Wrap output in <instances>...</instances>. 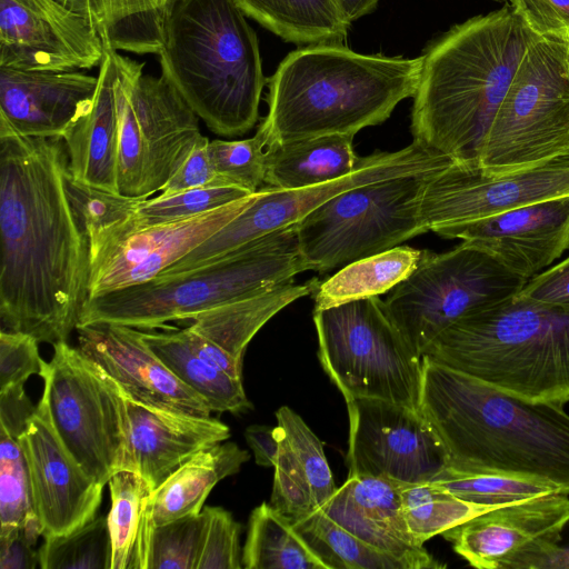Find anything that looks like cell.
<instances>
[{
    "instance_id": "cell-4",
    "label": "cell",
    "mask_w": 569,
    "mask_h": 569,
    "mask_svg": "<svg viewBox=\"0 0 569 569\" xmlns=\"http://www.w3.org/2000/svg\"><path fill=\"white\" fill-rule=\"evenodd\" d=\"M422 57L363 54L345 44L291 51L267 79V147L326 134H351L385 122L413 97Z\"/></svg>"
},
{
    "instance_id": "cell-7",
    "label": "cell",
    "mask_w": 569,
    "mask_h": 569,
    "mask_svg": "<svg viewBox=\"0 0 569 569\" xmlns=\"http://www.w3.org/2000/svg\"><path fill=\"white\" fill-rule=\"evenodd\" d=\"M306 271L296 224L249 241L199 268L89 297L78 326L167 328L220 305L292 280ZM77 326V327H78Z\"/></svg>"
},
{
    "instance_id": "cell-2",
    "label": "cell",
    "mask_w": 569,
    "mask_h": 569,
    "mask_svg": "<svg viewBox=\"0 0 569 569\" xmlns=\"http://www.w3.org/2000/svg\"><path fill=\"white\" fill-rule=\"evenodd\" d=\"M418 410L445 451L447 467L538 480L569 495V415L422 356Z\"/></svg>"
},
{
    "instance_id": "cell-20",
    "label": "cell",
    "mask_w": 569,
    "mask_h": 569,
    "mask_svg": "<svg viewBox=\"0 0 569 569\" xmlns=\"http://www.w3.org/2000/svg\"><path fill=\"white\" fill-rule=\"evenodd\" d=\"M18 442L43 537L69 533L96 518L104 486L81 468L62 442L43 393Z\"/></svg>"
},
{
    "instance_id": "cell-38",
    "label": "cell",
    "mask_w": 569,
    "mask_h": 569,
    "mask_svg": "<svg viewBox=\"0 0 569 569\" xmlns=\"http://www.w3.org/2000/svg\"><path fill=\"white\" fill-rule=\"evenodd\" d=\"M400 495L406 522L420 545L493 509L463 501L431 481L400 482Z\"/></svg>"
},
{
    "instance_id": "cell-12",
    "label": "cell",
    "mask_w": 569,
    "mask_h": 569,
    "mask_svg": "<svg viewBox=\"0 0 569 569\" xmlns=\"http://www.w3.org/2000/svg\"><path fill=\"white\" fill-rule=\"evenodd\" d=\"M528 280L462 241L442 253L423 251L417 268L383 301L393 323L422 357L455 321L516 296Z\"/></svg>"
},
{
    "instance_id": "cell-56",
    "label": "cell",
    "mask_w": 569,
    "mask_h": 569,
    "mask_svg": "<svg viewBox=\"0 0 569 569\" xmlns=\"http://www.w3.org/2000/svg\"><path fill=\"white\" fill-rule=\"evenodd\" d=\"M336 3L345 21L350 26L353 21L372 12L379 0H336Z\"/></svg>"
},
{
    "instance_id": "cell-35",
    "label": "cell",
    "mask_w": 569,
    "mask_h": 569,
    "mask_svg": "<svg viewBox=\"0 0 569 569\" xmlns=\"http://www.w3.org/2000/svg\"><path fill=\"white\" fill-rule=\"evenodd\" d=\"M422 254V250L397 246L342 266L320 282L315 292V309L389 292L417 268Z\"/></svg>"
},
{
    "instance_id": "cell-13",
    "label": "cell",
    "mask_w": 569,
    "mask_h": 569,
    "mask_svg": "<svg viewBox=\"0 0 569 569\" xmlns=\"http://www.w3.org/2000/svg\"><path fill=\"white\" fill-rule=\"evenodd\" d=\"M53 426L62 442L96 481L106 486L127 469L129 420L127 397L98 365L67 341L53 345L49 362L42 360Z\"/></svg>"
},
{
    "instance_id": "cell-24",
    "label": "cell",
    "mask_w": 569,
    "mask_h": 569,
    "mask_svg": "<svg viewBox=\"0 0 569 569\" xmlns=\"http://www.w3.org/2000/svg\"><path fill=\"white\" fill-rule=\"evenodd\" d=\"M321 509L366 543L399 560L406 569L445 567L410 532L402 511L399 481L348 476Z\"/></svg>"
},
{
    "instance_id": "cell-9",
    "label": "cell",
    "mask_w": 569,
    "mask_h": 569,
    "mask_svg": "<svg viewBox=\"0 0 569 569\" xmlns=\"http://www.w3.org/2000/svg\"><path fill=\"white\" fill-rule=\"evenodd\" d=\"M569 149V36L538 37L527 49L475 163L498 174Z\"/></svg>"
},
{
    "instance_id": "cell-26",
    "label": "cell",
    "mask_w": 569,
    "mask_h": 569,
    "mask_svg": "<svg viewBox=\"0 0 569 569\" xmlns=\"http://www.w3.org/2000/svg\"><path fill=\"white\" fill-rule=\"evenodd\" d=\"M279 451L270 505L292 523L322 508L337 487L322 441L291 408L276 411Z\"/></svg>"
},
{
    "instance_id": "cell-3",
    "label": "cell",
    "mask_w": 569,
    "mask_h": 569,
    "mask_svg": "<svg viewBox=\"0 0 569 569\" xmlns=\"http://www.w3.org/2000/svg\"><path fill=\"white\" fill-rule=\"evenodd\" d=\"M539 36L509 3L456 24L425 49L413 94V140L455 161L479 147L521 60Z\"/></svg>"
},
{
    "instance_id": "cell-48",
    "label": "cell",
    "mask_w": 569,
    "mask_h": 569,
    "mask_svg": "<svg viewBox=\"0 0 569 569\" xmlns=\"http://www.w3.org/2000/svg\"><path fill=\"white\" fill-rule=\"evenodd\" d=\"M41 527L32 510L19 526L0 530V569H34L39 566L34 549Z\"/></svg>"
},
{
    "instance_id": "cell-11",
    "label": "cell",
    "mask_w": 569,
    "mask_h": 569,
    "mask_svg": "<svg viewBox=\"0 0 569 569\" xmlns=\"http://www.w3.org/2000/svg\"><path fill=\"white\" fill-rule=\"evenodd\" d=\"M119 120L118 193L149 198L161 190L201 136L199 117L164 77L116 52Z\"/></svg>"
},
{
    "instance_id": "cell-57",
    "label": "cell",
    "mask_w": 569,
    "mask_h": 569,
    "mask_svg": "<svg viewBox=\"0 0 569 569\" xmlns=\"http://www.w3.org/2000/svg\"><path fill=\"white\" fill-rule=\"evenodd\" d=\"M495 1H503V0H495Z\"/></svg>"
},
{
    "instance_id": "cell-42",
    "label": "cell",
    "mask_w": 569,
    "mask_h": 569,
    "mask_svg": "<svg viewBox=\"0 0 569 569\" xmlns=\"http://www.w3.org/2000/svg\"><path fill=\"white\" fill-rule=\"evenodd\" d=\"M208 527V512L156 526L149 542L147 569H197Z\"/></svg>"
},
{
    "instance_id": "cell-23",
    "label": "cell",
    "mask_w": 569,
    "mask_h": 569,
    "mask_svg": "<svg viewBox=\"0 0 569 569\" xmlns=\"http://www.w3.org/2000/svg\"><path fill=\"white\" fill-rule=\"evenodd\" d=\"M98 77L0 67V122L19 134L63 138L89 109Z\"/></svg>"
},
{
    "instance_id": "cell-50",
    "label": "cell",
    "mask_w": 569,
    "mask_h": 569,
    "mask_svg": "<svg viewBox=\"0 0 569 569\" xmlns=\"http://www.w3.org/2000/svg\"><path fill=\"white\" fill-rule=\"evenodd\" d=\"M209 139L200 136L190 153L161 188L158 197H168L188 189L211 186L216 170L209 153Z\"/></svg>"
},
{
    "instance_id": "cell-43",
    "label": "cell",
    "mask_w": 569,
    "mask_h": 569,
    "mask_svg": "<svg viewBox=\"0 0 569 569\" xmlns=\"http://www.w3.org/2000/svg\"><path fill=\"white\" fill-rule=\"evenodd\" d=\"M266 149L267 140L259 129L248 139L210 141L209 153L217 173L211 186L257 192L264 182Z\"/></svg>"
},
{
    "instance_id": "cell-47",
    "label": "cell",
    "mask_w": 569,
    "mask_h": 569,
    "mask_svg": "<svg viewBox=\"0 0 569 569\" xmlns=\"http://www.w3.org/2000/svg\"><path fill=\"white\" fill-rule=\"evenodd\" d=\"M38 340L23 332H0V389L24 385L31 375H39L42 360Z\"/></svg>"
},
{
    "instance_id": "cell-37",
    "label": "cell",
    "mask_w": 569,
    "mask_h": 569,
    "mask_svg": "<svg viewBox=\"0 0 569 569\" xmlns=\"http://www.w3.org/2000/svg\"><path fill=\"white\" fill-rule=\"evenodd\" d=\"M328 569H406L396 558L346 530L321 508L293 522Z\"/></svg>"
},
{
    "instance_id": "cell-39",
    "label": "cell",
    "mask_w": 569,
    "mask_h": 569,
    "mask_svg": "<svg viewBox=\"0 0 569 569\" xmlns=\"http://www.w3.org/2000/svg\"><path fill=\"white\" fill-rule=\"evenodd\" d=\"M431 482L463 501L488 508L551 493H563L556 486L538 480L493 473H465L448 467Z\"/></svg>"
},
{
    "instance_id": "cell-25",
    "label": "cell",
    "mask_w": 569,
    "mask_h": 569,
    "mask_svg": "<svg viewBox=\"0 0 569 569\" xmlns=\"http://www.w3.org/2000/svg\"><path fill=\"white\" fill-rule=\"evenodd\" d=\"M127 469L154 490L199 451L230 437L229 427L211 417L152 407L127 398Z\"/></svg>"
},
{
    "instance_id": "cell-41",
    "label": "cell",
    "mask_w": 569,
    "mask_h": 569,
    "mask_svg": "<svg viewBox=\"0 0 569 569\" xmlns=\"http://www.w3.org/2000/svg\"><path fill=\"white\" fill-rule=\"evenodd\" d=\"M252 194L238 187H198L168 197L142 199L128 222L144 228L191 218Z\"/></svg>"
},
{
    "instance_id": "cell-19",
    "label": "cell",
    "mask_w": 569,
    "mask_h": 569,
    "mask_svg": "<svg viewBox=\"0 0 569 569\" xmlns=\"http://www.w3.org/2000/svg\"><path fill=\"white\" fill-rule=\"evenodd\" d=\"M568 522V495L551 493L490 509L442 536L475 568L530 569Z\"/></svg>"
},
{
    "instance_id": "cell-18",
    "label": "cell",
    "mask_w": 569,
    "mask_h": 569,
    "mask_svg": "<svg viewBox=\"0 0 569 569\" xmlns=\"http://www.w3.org/2000/svg\"><path fill=\"white\" fill-rule=\"evenodd\" d=\"M103 56L94 27L59 0H0V67L76 71Z\"/></svg>"
},
{
    "instance_id": "cell-21",
    "label": "cell",
    "mask_w": 569,
    "mask_h": 569,
    "mask_svg": "<svg viewBox=\"0 0 569 569\" xmlns=\"http://www.w3.org/2000/svg\"><path fill=\"white\" fill-rule=\"evenodd\" d=\"M492 254L530 279L569 250V194L435 231Z\"/></svg>"
},
{
    "instance_id": "cell-6",
    "label": "cell",
    "mask_w": 569,
    "mask_h": 569,
    "mask_svg": "<svg viewBox=\"0 0 569 569\" xmlns=\"http://www.w3.org/2000/svg\"><path fill=\"white\" fill-rule=\"evenodd\" d=\"M423 356L509 395L563 406L569 402V305L516 295L461 317Z\"/></svg>"
},
{
    "instance_id": "cell-16",
    "label": "cell",
    "mask_w": 569,
    "mask_h": 569,
    "mask_svg": "<svg viewBox=\"0 0 569 569\" xmlns=\"http://www.w3.org/2000/svg\"><path fill=\"white\" fill-rule=\"evenodd\" d=\"M569 194V149L545 162L487 173L472 161H452L428 176L421 218L428 231Z\"/></svg>"
},
{
    "instance_id": "cell-32",
    "label": "cell",
    "mask_w": 569,
    "mask_h": 569,
    "mask_svg": "<svg viewBox=\"0 0 569 569\" xmlns=\"http://www.w3.org/2000/svg\"><path fill=\"white\" fill-rule=\"evenodd\" d=\"M107 516L112 543L111 569H147L151 532L152 487L138 472L120 470L108 482Z\"/></svg>"
},
{
    "instance_id": "cell-46",
    "label": "cell",
    "mask_w": 569,
    "mask_h": 569,
    "mask_svg": "<svg viewBox=\"0 0 569 569\" xmlns=\"http://www.w3.org/2000/svg\"><path fill=\"white\" fill-rule=\"evenodd\" d=\"M208 527L197 569H241V526L222 507H204Z\"/></svg>"
},
{
    "instance_id": "cell-28",
    "label": "cell",
    "mask_w": 569,
    "mask_h": 569,
    "mask_svg": "<svg viewBox=\"0 0 569 569\" xmlns=\"http://www.w3.org/2000/svg\"><path fill=\"white\" fill-rule=\"evenodd\" d=\"M249 458L234 442H220L192 456L152 491L154 527L200 513L214 486L237 473Z\"/></svg>"
},
{
    "instance_id": "cell-33",
    "label": "cell",
    "mask_w": 569,
    "mask_h": 569,
    "mask_svg": "<svg viewBox=\"0 0 569 569\" xmlns=\"http://www.w3.org/2000/svg\"><path fill=\"white\" fill-rule=\"evenodd\" d=\"M170 329L167 332L141 331V337L179 380L207 401L211 411L241 413L252 408L242 380L199 357L184 329Z\"/></svg>"
},
{
    "instance_id": "cell-10",
    "label": "cell",
    "mask_w": 569,
    "mask_h": 569,
    "mask_svg": "<svg viewBox=\"0 0 569 569\" xmlns=\"http://www.w3.org/2000/svg\"><path fill=\"white\" fill-rule=\"evenodd\" d=\"M431 173L361 184L310 212L296 224L306 271L326 272L428 232L421 198Z\"/></svg>"
},
{
    "instance_id": "cell-54",
    "label": "cell",
    "mask_w": 569,
    "mask_h": 569,
    "mask_svg": "<svg viewBox=\"0 0 569 569\" xmlns=\"http://www.w3.org/2000/svg\"><path fill=\"white\" fill-rule=\"evenodd\" d=\"M244 438L253 451L254 461L258 466L274 467L279 451L276 428L252 425L246 429Z\"/></svg>"
},
{
    "instance_id": "cell-14",
    "label": "cell",
    "mask_w": 569,
    "mask_h": 569,
    "mask_svg": "<svg viewBox=\"0 0 569 569\" xmlns=\"http://www.w3.org/2000/svg\"><path fill=\"white\" fill-rule=\"evenodd\" d=\"M452 161L450 157L413 140L398 151H376L358 158L353 171L329 182L297 189H259L247 209L159 277L199 268L249 241L297 224L319 206L351 188L387 178L436 172Z\"/></svg>"
},
{
    "instance_id": "cell-27",
    "label": "cell",
    "mask_w": 569,
    "mask_h": 569,
    "mask_svg": "<svg viewBox=\"0 0 569 569\" xmlns=\"http://www.w3.org/2000/svg\"><path fill=\"white\" fill-rule=\"evenodd\" d=\"M116 52L104 46L93 101L62 139L67 147L68 170L72 180L118 193L119 120L116 99Z\"/></svg>"
},
{
    "instance_id": "cell-52",
    "label": "cell",
    "mask_w": 569,
    "mask_h": 569,
    "mask_svg": "<svg viewBox=\"0 0 569 569\" xmlns=\"http://www.w3.org/2000/svg\"><path fill=\"white\" fill-rule=\"evenodd\" d=\"M37 406L26 395L23 385L0 389V428L18 438L26 431Z\"/></svg>"
},
{
    "instance_id": "cell-31",
    "label": "cell",
    "mask_w": 569,
    "mask_h": 569,
    "mask_svg": "<svg viewBox=\"0 0 569 569\" xmlns=\"http://www.w3.org/2000/svg\"><path fill=\"white\" fill-rule=\"evenodd\" d=\"M82 14L114 51L158 54L176 0H59Z\"/></svg>"
},
{
    "instance_id": "cell-22",
    "label": "cell",
    "mask_w": 569,
    "mask_h": 569,
    "mask_svg": "<svg viewBox=\"0 0 569 569\" xmlns=\"http://www.w3.org/2000/svg\"><path fill=\"white\" fill-rule=\"evenodd\" d=\"M78 349L139 403L210 417L207 401L179 380L147 346L141 331L114 323L78 326Z\"/></svg>"
},
{
    "instance_id": "cell-15",
    "label": "cell",
    "mask_w": 569,
    "mask_h": 569,
    "mask_svg": "<svg viewBox=\"0 0 569 569\" xmlns=\"http://www.w3.org/2000/svg\"><path fill=\"white\" fill-rule=\"evenodd\" d=\"M256 194L191 218L144 228L132 227L130 216L88 237V298L157 278L247 209Z\"/></svg>"
},
{
    "instance_id": "cell-36",
    "label": "cell",
    "mask_w": 569,
    "mask_h": 569,
    "mask_svg": "<svg viewBox=\"0 0 569 569\" xmlns=\"http://www.w3.org/2000/svg\"><path fill=\"white\" fill-rule=\"evenodd\" d=\"M241 561L246 569H328L292 521L267 502L250 513Z\"/></svg>"
},
{
    "instance_id": "cell-8",
    "label": "cell",
    "mask_w": 569,
    "mask_h": 569,
    "mask_svg": "<svg viewBox=\"0 0 569 569\" xmlns=\"http://www.w3.org/2000/svg\"><path fill=\"white\" fill-rule=\"evenodd\" d=\"M313 322L321 367L346 402L379 399L418 410L422 358L383 300L369 297L313 309Z\"/></svg>"
},
{
    "instance_id": "cell-1",
    "label": "cell",
    "mask_w": 569,
    "mask_h": 569,
    "mask_svg": "<svg viewBox=\"0 0 569 569\" xmlns=\"http://www.w3.org/2000/svg\"><path fill=\"white\" fill-rule=\"evenodd\" d=\"M62 138L0 122L1 329L67 341L88 298L89 241L68 193Z\"/></svg>"
},
{
    "instance_id": "cell-40",
    "label": "cell",
    "mask_w": 569,
    "mask_h": 569,
    "mask_svg": "<svg viewBox=\"0 0 569 569\" xmlns=\"http://www.w3.org/2000/svg\"><path fill=\"white\" fill-rule=\"evenodd\" d=\"M38 557L41 569H111L107 517H96L66 535L44 537Z\"/></svg>"
},
{
    "instance_id": "cell-29",
    "label": "cell",
    "mask_w": 569,
    "mask_h": 569,
    "mask_svg": "<svg viewBox=\"0 0 569 569\" xmlns=\"http://www.w3.org/2000/svg\"><path fill=\"white\" fill-rule=\"evenodd\" d=\"M319 284L318 278L305 283L289 280L253 296L206 310L191 319L189 328L243 362L247 346L256 333L288 305L315 293Z\"/></svg>"
},
{
    "instance_id": "cell-51",
    "label": "cell",
    "mask_w": 569,
    "mask_h": 569,
    "mask_svg": "<svg viewBox=\"0 0 569 569\" xmlns=\"http://www.w3.org/2000/svg\"><path fill=\"white\" fill-rule=\"evenodd\" d=\"M517 295L543 303L569 305V256L530 278Z\"/></svg>"
},
{
    "instance_id": "cell-49",
    "label": "cell",
    "mask_w": 569,
    "mask_h": 569,
    "mask_svg": "<svg viewBox=\"0 0 569 569\" xmlns=\"http://www.w3.org/2000/svg\"><path fill=\"white\" fill-rule=\"evenodd\" d=\"M537 36H569V0H508Z\"/></svg>"
},
{
    "instance_id": "cell-5",
    "label": "cell",
    "mask_w": 569,
    "mask_h": 569,
    "mask_svg": "<svg viewBox=\"0 0 569 569\" xmlns=\"http://www.w3.org/2000/svg\"><path fill=\"white\" fill-rule=\"evenodd\" d=\"M244 16L234 0H176L158 52L161 74L224 137L254 127L267 83L258 38Z\"/></svg>"
},
{
    "instance_id": "cell-55",
    "label": "cell",
    "mask_w": 569,
    "mask_h": 569,
    "mask_svg": "<svg viewBox=\"0 0 569 569\" xmlns=\"http://www.w3.org/2000/svg\"><path fill=\"white\" fill-rule=\"evenodd\" d=\"M531 569H569V540L547 549L533 561Z\"/></svg>"
},
{
    "instance_id": "cell-45",
    "label": "cell",
    "mask_w": 569,
    "mask_h": 569,
    "mask_svg": "<svg viewBox=\"0 0 569 569\" xmlns=\"http://www.w3.org/2000/svg\"><path fill=\"white\" fill-rule=\"evenodd\" d=\"M67 187L87 237L96 234L132 216L139 202L146 199L129 198L119 193L88 187L72 180L69 173Z\"/></svg>"
},
{
    "instance_id": "cell-30",
    "label": "cell",
    "mask_w": 569,
    "mask_h": 569,
    "mask_svg": "<svg viewBox=\"0 0 569 569\" xmlns=\"http://www.w3.org/2000/svg\"><path fill=\"white\" fill-rule=\"evenodd\" d=\"M351 134H326L268 146L264 182L279 189L321 184L357 166Z\"/></svg>"
},
{
    "instance_id": "cell-44",
    "label": "cell",
    "mask_w": 569,
    "mask_h": 569,
    "mask_svg": "<svg viewBox=\"0 0 569 569\" xmlns=\"http://www.w3.org/2000/svg\"><path fill=\"white\" fill-rule=\"evenodd\" d=\"M32 510L22 449L16 438L0 428V530L19 526Z\"/></svg>"
},
{
    "instance_id": "cell-17",
    "label": "cell",
    "mask_w": 569,
    "mask_h": 569,
    "mask_svg": "<svg viewBox=\"0 0 569 569\" xmlns=\"http://www.w3.org/2000/svg\"><path fill=\"white\" fill-rule=\"evenodd\" d=\"M346 403L348 476L417 483L432 481L447 467L441 443L418 410L368 398Z\"/></svg>"
},
{
    "instance_id": "cell-34",
    "label": "cell",
    "mask_w": 569,
    "mask_h": 569,
    "mask_svg": "<svg viewBox=\"0 0 569 569\" xmlns=\"http://www.w3.org/2000/svg\"><path fill=\"white\" fill-rule=\"evenodd\" d=\"M243 13L284 41L343 44L350 27L336 0H234Z\"/></svg>"
},
{
    "instance_id": "cell-53",
    "label": "cell",
    "mask_w": 569,
    "mask_h": 569,
    "mask_svg": "<svg viewBox=\"0 0 569 569\" xmlns=\"http://www.w3.org/2000/svg\"><path fill=\"white\" fill-rule=\"evenodd\" d=\"M190 346L196 353L213 367L224 371L229 376L242 380V362L233 358L222 348L191 330L184 328Z\"/></svg>"
}]
</instances>
